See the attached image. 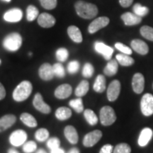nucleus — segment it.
<instances>
[{
    "label": "nucleus",
    "instance_id": "7",
    "mask_svg": "<svg viewBox=\"0 0 153 153\" xmlns=\"http://www.w3.org/2000/svg\"><path fill=\"white\" fill-rule=\"evenodd\" d=\"M27 140V133L23 130H17L13 132L9 137V142L13 146L18 147L24 144Z\"/></svg>",
    "mask_w": 153,
    "mask_h": 153
},
{
    "label": "nucleus",
    "instance_id": "13",
    "mask_svg": "<svg viewBox=\"0 0 153 153\" xmlns=\"http://www.w3.org/2000/svg\"><path fill=\"white\" fill-rule=\"evenodd\" d=\"M56 19L48 13H42L38 17V24L43 28H51L55 24Z\"/></svg>",
    "mask_w": 153,
    "mask_h": 153
},
{
    "label": "nucleus",
    "instance_id": "2",
    "mask_svg": "<svg viewBox=\"0 0 153 153\" xmlns=\"http://www.w3.org/2000/svg\"><path fill=\"white\" fill-rule=\"evenodd\" d=\"M33 90V86L29 81L21 82L13 91V99L17 102H22L27 99Z\"/></svg>",
    "mask_w": 153,
    "mask_h": 153
},
{
    "label": "nucleus",
    "instance_id": "12",
    "mask_svg": "<svg viewBox=\"0 0 153 153\" xmlns=\"http://www.w3.org/2000/svg\"><path fill=\"white\" fill-rule=\"evenodd\" d=\"M33 104L36 109L43 114H47L51 111V106L43 101V97L40 93H37L35 95L33 101Z\"/></svg>",
    "mask_w": 153,
    "mask_h": 153
},
{
    "label": "nucleus",
    "instance_id": "9",
    "mask_svg": "<svg viewBox=\"0 0 153 153\" xmlns=\"http://www.w3.org/2000/svg\"><path fill=\"white\" fill-rule=\"evenodd\" d=\"M23 18V11L21 9L14 8L6 11L4 14V19L7 22L17 23Z\"/></svg>",
    "mask_w": 153,
    "mask_h": 153
},
{
    "label": "nucleus",
    "instance_id": "24",
    "mask_svg": "<svg viewBox=\"0 0 153 153\" xmlns=\"http://www.w3.org/2000/svg\"><path fill=\"white\" fill-rule=\"evenodd\" d=\"M118 70V62L116 60H110L109 62L107 63L106 66L105 67L104 72L107 76H114L117 73Z\"/></svg>",
    "mask_w": 153,
    "mask_h": 153
},
{
    "label": "nucleus",
    "instance_id": "15",
    "mask_svg": "<svg viewBox=\"0 0 153 153\" xmlns=\"http://www.w3.org/2000/svg\"><path fill=\"white\" fill-rule=\"evenodd\" d=\"M132 87L133 91L136 94L143 92L145 87V79L142 74L136 73L134 74L132 80Z\"/></svg>",
    "mask_w": 153,
    "mask_h": 153
},
{
    "label": "nucleus",
    "instance_id": "3",
    "mask_svg": "<svg viewBox=\"0 0 153 153\" xmlns=\"http://www.w3.org/2000/svg\"><path fill=\"white\" fill-rule=\"evenodd\" d=\"M22 37L18 33H11L7 35L3 41V46L7 51L16 52L22 47Z\"/></svg>",
    "mask_w": 153,
    "mask_h": 153
},
{
    "label": "nucleus",
    "instance_id": "46",
    "mask_svg": "<svg viewBox=\"0 0 153 153\" xmlns=\"http://www.w3.org/2000/svg\"><path fill=\"white\" fill-rule=\"evenodd\" d=\"M6 97V90L5 88L0 82V100H2Z\"/></svg>",
    "mask_w": 153,
    "mask_h": 153
},
{
    "label": "nucleus",
    "instance_id": "33",
    "mask_svg": "<svg viewBox=\"0 0 153 153\" xmlns=\"http://www.w3.org/2000/svg\"><path fill=\"white\" fill-rule=\"evenodd\" d=\"M69 56L68 51L64 48H60L57 49L56 53H55V57L56 59L59 62H65L68 60Z\"/></svg>",
    "mask_w": 153,
    "mask_h": 153
},
{
    "label": "nucleus",
    "instance_id": "40",
    "mask_svg": "<svg viewBox=\"0 0 153 153\" xmlns=\"http://www.w3.org/2000/svg\"><path fill=\"white\" fill-rule=\"evenodd\" d=\"M37 145L36 143L33 141H28L25 143L23 147V150L25 153H32L36 150Z\"/></svg>",
    "mask_w": 153,
    "mask_h": 153
},
{
    "label": "nucleus",
    "instance_id": "44",
    "mask_svg": "<svg viewBox=\"0 0 153 153\" xmlns=\"http://www.w3.org/2000/svg\"><path fill=\"white\" fill-rule=\"evenodd\" d=\"M113 148L111 145L107 144L105 145L101 148L99 153H112L113 152Z\"/></svg>",
    "mask_w": 153,
    "mask_h": 153
},
{
    "label": "nucleus",
    "instance_id": "45",
    "mask_svg": "<svg viewBox=\"0 0 153 153\" xmlns=\"http://www.w3.org/2000/svg\"><path fill=\"white\" fill-rule=\"evenodd\" d=\"M133 0H119L120 4L123 7H128L132 4Z\"/></svg>",
    "mask_w": 153,
    "mask_h": 153
},
{
    "label": "nucleus",
    "instance_id": "31",
    "mask_svg": "<svg viewBox=\"0 0 153 153\" xmlns=\"http://www.w3.org/2000/svg\"><path fill=\"white\" fill-rule=\"evenodd\" d=\"M69 104L76 113H79H79L83 112L84 105L81 97H79V98L75 99H72V100L70 101V104Z\"/></svg>",
    "mask_w": 153,
    "mask_h": 153
},
{
    "label": "nucleus",
    "instance_id": "38",
    "mask_svg": "<svg viewBox=\"0 0 153 153\" xmlns=\"http://www.w3.org/2000/svg\"><path fill=\"white\" fill-rule=\"evenodd\" d=\"M131 148L127 143H120L115 147L114 153H131Z\"/></svg>",
    "mask_w": 153,
    "mask_h": 153
},
{
    "label": "nucleus",
    "instance_id": "17",
    "mask_svg": "<svg viewBox=\"0 0 153 153\" xmlns=\"http://www.w3.org/2000/svg\"><path fill=\"white\" fill-rule=\"evenodd\" d=\"M131 45L133 51H135V52L139 53V54L145 55L148 53L149 48L148 45L143 41L139 39L133 40L131 41Z\"/></svg>",
    "mask_w": 153,
    "mask_h": 153
},
{
    "label": "nucleus",
    "instance_id": "51",
    "mask_svg": "<svg viewBox=\"0 0 153 153\" xmlns=\"http://www.w3.org/2000/svg\"><path fill=\"white\" fill-rule=\"evenodd\" d=\"M3 1H7V2H10V1H11V0H3Z\"/></svg>",
    "mask_w": 153,
    "mask_h": 153
},
{
    "label": "nucleus",
    "instance_id": "30",
    "mask_svg": "<svg viewBox=\"0 0 153 153\" xmlns=\"http://www.w3.org/2000/svg\"><path fill=\"white\" fill-rule=\"evenodd\" d=\"M84 116L89 125L94 126L98 123V118L92 110L86 109L84 111Z\"/></svg>",
    "mask_w": 153,
    "mask_h": 153
},
{
    "label": "nucleus",
    "instance_id": "18",
    "mask_svg": "<svg viewBox=\"0 0 153 153\" xmlns=\"http://www.w3.org/2000/svg\"><path fill=\"white\" fill-rule=\"evenodd\" d=\"M16 118L14 115H5L0 118V133L9 128L15 123Z\"/></svg>",
    "mask_w": 153,
    "mask_h": 153
},
{
    "label": "nucleus",
    "instance_id": "50",
    "mask_svg": "<svg viewBox=\"0 0 153 153\" xmlns=\"http://www.w3.org/2000/svg\"><path fill=\"white\" fill-rule=\"evenodd\" d=\"M36 153H47V152H45V150H43V149H39V150L36 152Z\"/></svg>",
    "mask_w": 153,
    "mask_h": 153
},
{
    "label": "nucleus",
    "instance_id": "11",
    "mask_svg": "<svg viewBox=\"0 0 153 153\" xmlns=\"http://www.w3.org/2000/svg\"><path fill=\"white\" fill-rule=\"evenodd\" d=\"M120 91V83L118 80L111 82L107 89V97L110 101H114L118 99Z\"/></svg>",
    "mask_w": 153,
    "mask_h": 153
},
{
    "label": "nucleus",
    "instance_id": "23",
    "mask_svg": "<svg viewBox=\"0 0 153 153\" xmlns=\"http://www.w3.org/2000/svg\"><path fill=\"white\" fill-rule=\"evenodd\" d=\"M106 79L105 76L102 74H99L96 78L95 82L94 84L93 88L95 91L98 93H102L104 92L106 89Z\"/></svg>",
    "mask_w": 153,
    "mask_h": 153
},
{
    "label": "nucleus",
    "instance_id": "48",
    "mask_svg": "<svg viewBox=\"0 0 153 153\" xmlns=\"http://www.w3.org/2000/svg\"><path fill=\"white\" fill-rule=\"evenodd\" d=\"M68 153H79V150L77 148H74L70 150Z\"/></svg>",
    "mask_w": 153,
    "mask_h": 153
},
{
    "label": "nucleus",
    "instance_id": "8",
    "mask_svg": "<svg viewBox=\"0 0 153 153\" xmlns=\"http://www.w3.org/2000/svg\"><path fill=\"white\" fill-rule=\"evenodd\" d=\"M102 137V133L99 130H95L87 133L83 139V145L87 148H91L97 144Z\"/></svg>",
    "mask_w": 153,
    "mask_h": 153
},
{
    "label": "nucleus",
    "instance_id": "20",
    "mask_svg": "<svg viewBox=\"0 0 153 153\" xmlns=\"http://www.w3.org/2000/svg\"><path fill=\"white\" fill-rule=\"evenodd\" d=\"M153 135L152 130L150 128H145L142 130L138 138V145L140 147H145L148 144Z\"/></svg>",
    "mask_w": 153,
    "mask_h": 153
},
{
    "label": "nucleus",
    "instance_id": "37",
    "mask_svg": "<svg viewBox=\"0 0 153 153\" xmlns=\"http://www.w3.org/2000/svg\"><path fill=\"white\" fill-rule=\"evenodd\" d=\"M94 72V68L92 65L89 62L85 63L82 70V75L86 78H90L92 76Z\"/></svg>",
    "mask_w": 153,
    "mask_h": 153
},
{
    "label": "nucleus",
    "instance_id": "5",
    "mask_svg": "<svg viewBox=\"0 0 153 153\" xmlns=\"http://www.w3.org/2000/svg\"><path fill=\"white\" fill-rule=\"evenodd\" d=\"M141 111L143 115L150 116L153 114V95L145 94L140 101Z\"/></svg>",
    "mask_w": 153,
    "mask_h": 153
},
{
    "label": "nucleus",
    "instance_id": "29",
    "mask_svg": "<svg viewBox=\"0 0 153 153\" xmlns=\"http://www.w3.org/2000/svg\"><path fill=\"white\" fill-rule=\"evenodd\" d=\"M39 16V11L35 6L29 5L26 9V19L28 22H33Z\"/></svg>",
    "mask_w": 153,
    "mask_h": 153
},
{
    "label": "nucleus",
    "instance_id": "22",
    "mask_svg": "<svg viewBox=\"0 0 153 153\" xmlns=\"http://www.w3.org/2000/svg\"><path fill=\"white\" fill-rule=\"evenodd\" d=\"M68 34L72 41L79 43L82 42V35L79 28L75 26H70L68 28Z\"/></svg>",
    "mask_w": 153,
    "mask_h": 153
},
{
    "label": "nucleus",
    "instance_id": "27",
    "mask_svg": "<svg viewBox=\"0 0 153 153\" xmlns=\"http://www.w3.org/2000/svg\"><path fill=\"white\" fill-rule=\"evenodd\" d=\"M116 57L118 62L122 66H131L132 65H133L134 62H135L133 58H132V57L131 56H129L128 55L123 54V53L116 55Z\"/></svg>",
    "mask_w": 153,
    "mask_h": 153
},
{
    "label": "nucleus",
    "instance_id": "16",
    "mask_svg": "<svg viewBox=\"0 0 153 153\" xmlns=\"http://www.w3.org/2000/svg\"><path fill=\"white\" fill-rule=\"evenodd\" d=\"M72 91V88L68 84H63L60 85L55 91V96L57 99H64L68 98L71 95Z\"/></svg>",
    "mask_w": 153,
    "mask_h": 153
},
{
    "label": "nucleus",
    "instance_id": "1",
    "mask_svg": "<svg viewBox=\"0 0 153 153\" xmlns=\"http://www.w3.org/2000/svg\"><path fill=\"white\" fill-rule=\"evenodd\" d=\"M74 7L76 14L81 18L91 19L98 14V8L94 4L78 1L75 3Z\"/></svg>",
    "mask_w": 153,
    "mask_h": 153
},
{
    "label": "nucleus",
    "instance_id": "32",
    "mask_svg": "<svg viewBox=\"0 0 153 153\" xmlns=\"http://www.w3.org/2000/svg\"><path fill=\"white\" fill-rule=\"evenodd\" d=\"M133 10L134 14H136L137 16H138L140 17L146 16L149 12V9L148 7H144V6L141 5L140 4L138 3L135 4L134 5Z\"/></svg>",
    "mask_w": 153,
    "mask_h": 153
},
{
    "label": "nucleus",
    "instance_id": "14",
    "mask_svg": "<svg viewBox=\"0 0 153 153\" xmlns=\"http://www.w3.org/2000/svg\"><path fill=\"white\" fill-rule=\"evenodd\" d=\"M38 74L43 80H45V81L51 80L55 76L53 66L49 63H44L40 67Z\"/></svg>",
    "mask_w": 153,
    "mask_h": 153
},
{
    "label": "nucleus",
    "instance_id": "10",
    "mask_svg": "<svg viewBox=\"0 0 153 153\" xmlns=\"http://www.w3.org/2000/svg\"><path fill=\"white\" fill-rule=\"evenodd\" d=\"M94 49L97 53L102 55L106 60H110L111 59L112 55L114 53V49L106 44L100 41H97L94 43Z\"/></svg>",
    "mask_w": 153,
    "mask_h": 153
},
{
    "label": "nucleus",
    "instance_id": "26",
    "mask_svg": "<svg viewBox=\"0 0 153 153\" xmlns=\"http://www.w3.org/2000/svg\"><path fill=\"white\" fill-rule=\"evenodd\" d=\"M20 119L25 125L28 126V127L35 128L38 125L36 118L28 113H23L21 115Z\"/></svg>",
    "mask_w": 153,
    "mask_h": 153
},
{
    "label": "nucleus",
    "instance_id": "47",
    "mask_svg": "<svg viewBox=\"0 0 153 153\" xmlns=\"http://www.w3.org/2000/svg\"><path fill=\"white\" fill-rule=\"evenodd\" d=\"M51 153H65V151L61 148H57V149H54V150H51Z\"/></svg>",
    "mask_w": 153,
    "mask_h": 153
},
{
    "label": "nucleus",
    "instance_id": "43",
    "mask_svg": "<svg viewBox=\"0 0 153 153\" xmlns=\"http://www.w3.org/2000/svg\"><path fill=\"white\" fill-rule=\"evenodd\" d=\"M115 47L122 53H123V54L130 55L132 54V53H133L132 52V50L129 47L126 46V45H124V44L121 43H116L115 44Z\"/></svg>",
    "mask_w": 153,
    "mask_h": 153
},
{
    "label": "nucleus",
    "instance_id": "28",
    "mask_svg": "<svg viewBox=\"0 0 153 153\" xmlns=\"http://www.w3.org/2000/svg\"><path fill=\"white\" fill-rule=\"evenodd\" d=\"M89 89V84L87 80H82L75 89V95L78 97H82L87 94Z\"/></svg>",
    "mask_w": 153,
    "mask_h": 153
},
{
    "label": "nucleus",
    "instance_id": "25",
    "mask_svg": "<svg viewBox=\"0 0 153 153\" xmlns=\"http://www.w3.org/2000/svg\"><path fill=\"white\" fill-rule=\"evenodd\" d=\"M55 116L58 120H68L72 116V111L67 107H60L55 111Z\"/></svg>",
    "mask_w": 153,
    "mask_h": 153
},
{
    "label": "nucleus",
    "instance_id": "49",
    "mask_svg": "<svg viewBox=\"0 0 153 153\" xmlns=\"http://www.w3.org/2000/svg\"><path fill=\"white\" fill-rule=\"evenodd\" d=\"M8 153H19V152L17 150H15V149H10V150L8 151Z\"/></svg>",
    "mask_w": 153,
    "mask_h": 153
},
{
    "label": "nucleus",
    "instance_id": "34",
    "mask_svg": "<svg viewBox=\"0 0 153 153\" xmlns=\"http://www.w3.org/2000/svg\"><path fill=\"white\" fill-rule=\"evenodd\" d=\"M49 132L45 128H40L36 132L35 137L39 142H44L49 137Z\"/></svg>",
    "mask_w": 153,
    "mask_h": 153
},
{
    "label": "nucleus",
    "instance_id": "39",
    "mask_svg": "<svg viewBox=\"0 0 153 153\" xmlns=\"http://www.w3.org/2000/svg\"><path fill=\"white\" fill-rule=\"evenodd\" d=\"M40 3L44 9L51 10L57 7V0H39Z\"/></svg>",
    "mask_w": 153,
    "mask_h": 153
},
{
    "label": "nucleus",
    "instance_id": "4",
    "mask_svg": "<svg viewBox=\"0 0 153 153\" xmlns=\"http://www.w3.org/2000/svg\"><path fill=\"white\" fill-rule=\"evenodd\" d=\"M99 116L101 124L105 126L112 125L116 120V116L114 108L108 106L101 108Z\"/></svg>",
    "mask_w": 153,
    "mask_h": 153
},
{
    "label": "nucleus",
    "instance_id": "41",
    "mask_svg": "<svg viewBox=\"0 0 153 153\" xmlns=\"http://www.w3.org/2000/svg\"><path fill=\"white\" fill-rule=\"evenodd\" d=\"M79 69V62L76 60L71 61L68 65V71L70 74H74L78 72Z\"/></svg>",
    "mask_w": 153,
    "mask_h": 153
},
{
    "label": "nucleus",
    "instance_id": "6",
    "mask_svg": "<svg viewBox=\"0 0 153 153\" xmlns=\"http://www.w3.org/2000/svg\"><path fill=\"white\" fill-rule=\"evenodd\" d=\"M109 19L106 16H101L99 18L94 19L92 22L89 24L88 27V31L89 33L93 34L98 31L101 28L106 27L109 24Z\"/></svg>",
    "mask_w": 153,
    "mask_h": 153
},
{
    "label": "nucleus",
    "instance_id": "19",
    "mask_svg": "<svg viewBox=\"0 0 153 153\" xmlns=\"http://www.w3.org/2000/svg\"><path fill=\"white\" fill-rule=\"evenodd\" d=\"M121 19L123 21L124 24L126 26H134V25L139 24L142 22V18L134 13L126 12L121 15Z\"/></svg>",
    "mask_w": 153,
    "mask_h": 153
},
{
    "label": "nucleus",
    "instance_id": "35",
    "mask_svg": "<svg viewBox=\"0 0 153 153\" xmlns=\"http://www.w3.org/2000/svg\"><path fill=\"white\" fill-rule=\"evenodd\" d=\"M53 68L55 76H56L59 78H63L65 76V70L64 67H63L61 63H55V64L53 65Z\"/></svg>",
    "mask_w": 153,
    "mask_h": 153
},
{
    "label": "nucleus",
    "instance_id": "42",
    "mask_svg": "<svg viewBox=\"0 0 153 153\" xmlns=\"http://www.w3.org/2000/svg\"><path fill=\"white\" fill-rule=\"evenodd\" d=\"M60 141L57 137H51L50 138L47 142V146L48 148L51 149V150H54V149H57L60 148Z\"/></svg>",
    "mask_w": 153,
    "mask_h": 153
},
{
    "label": "nucleus",
    "instance_id": "52",
    "mask_svg": "<svg viewBox=\"0 0 153 153\" xmlns=\"http://www.w3.org/2000/svg\"><path fill=\"white\" fill-rule=\"evenodd\" d=\"M0 63H1V60H0Z\"/></svg>",
    "mask_w": 153,
    "mask_h": 153
},
{
    "label": "nucleus",
    "instance_id": "36",
    "mask_svg": "<svg viewBox=\"0 0 153 153\" xmlns=\"http://www.w3.org/2000/svg\"><path fill=\"white\" fill-rule=\"evenodd\" d=\"M140 33L145 38L153 41V28L148 26H143L140 28Z\"/></svg>",
    "mask_w": 153,
    "mask_h": 153
},
{
    "label": "nucleus",
    "instance_id": "21",
    "mask_svg": "<svg viewBox=\"0 0 153 153\" xmlns=\"http://www.w3.org/2000/svg\"><path fill=\"white\" fill-rule=\"evenodd\" d=\"M65 136L67 138V140L70 142L71 144H76L78 142V133L76 132V129L74 128L73 126H66L65 128L64 131Z\"/></svg>",
    "mask_w": 153,
    "mask_h": 153
}]
</instances>
